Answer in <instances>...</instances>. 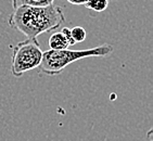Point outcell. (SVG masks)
<instances>
[{"instance_id":"obj_1","label":"cell","mask_w":153,"mask_h":141,"mask_svg":"<svg viewBox=\"0 0 153 141\" xmlns=\"http://www.w3.org/2000/svg\"><path fill=\"white\" fill-rule=\"evenodd\" d=\"M64 21L62 9L53 3L46 7L21 4L13 8L8 23L27 38H36L40 34L56 30Z\"/></svg>"},{"instance_id":"obj_2","label":"cell","mask_w":153,"mask_h":141,"mask_svg":"<svg viewBox=\"0 0 153 141\" xmlns=\"http://www.w3.org/2000/svg\"><path fill=\"white\" fill-rule=\"evenodd\" d=\"M112 52L113 46L110 44H103L85 50H47L42 53V59L38 68L41 73L54 76L62 73L63 70L73 62L90 56H106Z\"/></svg>"},{"instance_id":"obj_3","label":"cell","mask_w":153,"mask_h":141,"mask_svg":"<svg viewBox=\"0 0 153 141\" xmlns=\"http://www.w3.org/2000/svg\"><path fill=\"white\" fill-rule=\"evenodd\" d=\"M42 53L36 38H27L20 41L12 49L11 73L14 77H21L24 74L38 68L40 65Z\"/></svg>"},{"instance_id":"obj_4","label":"cell","mask_w":153,"mask_h":141,"mask_svg":"<svg viewBox=\"0 0 153 141\" xmlns=\"http://www.w3.org/2000/svg\"><path fill=\"white\" fill-rule=\"evenodd\" d=\"M48 45H49V50H64V49H68L70 47L68 45V41L66 39L62 32H56L54 34L50 36L49 41H48Z\"/></svg>"},{"instance_id":"obj_5","label":"cell","mask_w":153,"mask_h":141,"mask_svg":"<svg viewBox=\"0 0 153 141\" xmlns=\"http://www.w3.org/2000/svg\"><path fill=\"white\" fill-rule=\"evenodd\" d=\"M53 3V0H12V6L14 7L21 4H27V6H36V7H46Z\"/></svg>"},{"instance_id":"obj_6","label":"cell","mask_w":153,"mask_h":141,"mask_svg":"<svg viewBox=\"0 0 153 141\" xmlns=\"http://www.w3.org/2000/svg\"><path fill=\"white\" fill-rule=\"evenodd\" d=\"M84 6L92 11L103 12L109 6V1H106V0H88Z\"/></svg>"},{"instance_id":"obj_7","label":"cell","mask_w":153,"mask_h":141,"mask_svg":"<svg viewBox=\"0 0 153 141\" xmlns=\"http://www.w3.org/2000/svg\"><path fill=\"white\" fill-rule=\"evenodd\" d=\"M70 32H71V37L74 40L75 44L77 42H82V41L86 39V30L85 28H82L80 26H75L73 28H70Z\"/></svg>"},{"instance_id":"obj_8","label":"cell","mask_w":153,"mask_h":141,"mask_svg":"<svg viewBox=\"0 0 153 141\" xmlns=\"http://www.w3.org/2000/svg\"><path fill=\"white\" fill-rule=\"evenodd\" d=\"M61 32H62V34L66 37V39H68V45H70V46H73V45H75V42H74V40L72 39V37H71V32H70V28H68V27H64Z\"/></svg>"},{"instance_id":"obj_9","label":"cell","mask_w":153,"mask_h":141,"mask_svg":"<svg viewBox=\"0 0 153 141\" xmlns=\"http://www.w3.org/2000/svg\"><path fill=\"white\" fill-rule=\"evenodd\" d=\"M72 4H76V6H82V4H85L88 0H66Z\"/></svg>"},{"instance_id":"obj_10","label":"cell","mask_w":153,"mask_h":141,"mask_svg":"<svg viewBox=\"0 0 153 141\" xmlns=\"http://www.w3.org/2000/svg\"><path fill=\"white\" fill-rule=\"evenodd\" d=\"M106 1H109V0H106Z\"/></svg>"}]
</instances>
